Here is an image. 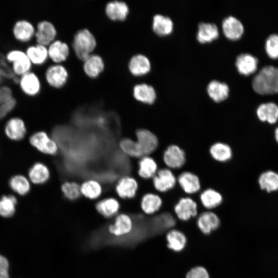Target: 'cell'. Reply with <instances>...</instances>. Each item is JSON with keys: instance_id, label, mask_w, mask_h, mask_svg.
<instances>
[{"instance_id": "cell-7", "label": "cell", "mask_w": 278, "mask_h": 278, "mask_svg": "<svg viewBox=\"0 0 278 278\" xmlns=\"http://www.w3.org/2000/svg\"><path fill=\"white\" fill-rule=\"evenodd\" d=\"M29 143L39 151L45 154L54 155L58 152V143L45 131H38L32 134L29 137Z\"/></svg>"}, {"instance_id": "cell-45", "label": "cell", "mask_w": 278, "mask_h": 278, "mask_svg": "<svg viewBox=\"0 0 278 278\" xmlns=\"http://www.w3.org/2000/svg\"><path fill=\"white\" fill-rule=\"evenodd\" d=\"M186 278H210L206 269L202 266H196L192 268L186 275Z\"/></svg>"}, {"instance_id": "cell-24", "label": "cell", "mask_w": 278, "mask_h": 278, "mask_svg": "<svg viewBox=\"0 0 278 278\" xmlns=\"http://www.w3.org/2000/svg\"><path fill=\"white\" fill-rule=\"evenodd\" d=\"M129 11V7L124 1H110L105 7L107 16L114 21H124L126 19Z\"/></svg>"}, {"instance_id": "cell-27", "label": "cell", "mask_w": 278, "mask_h": 278, "mask_svg": "<svg viewBox=\"0 0 278 278\" xmlns=\"http://www.w3.org/2000/svg\"><path fill=\"white\" fill-rule=\"evenodd\" d=\"M128 68L132 75L140 76L147 74L150 71L151 64L146 56L142 54H136L130 59Z\"/></svg>"}, {"instance_id": "cell-36", "label": "cell", "mask_w": 278, "mask_h": 278, "mask_svg": "<svg viewBox=\"0 0 278 278\" xmlns=\"http://www.w3.org/2000/svg\"><path fill=\"white\" fill-rule=\"evenodd\" d=\"M80 185L81 194L86 198L91 200L96 199L102 193V186L96 180L92 179L86 180Z\"/></svg>"}, {"instance_id": "cell-47", "label": "cell", "mask_w": 278, "mask_h": 278, "mask_svg": "<svg viewBox=\"0 0 278 278\" xmlns=\"http://www.w3.org/2000/svg\"><path fill=\"white\" fill-rule=\"evenodd\" d=\"M9 264L8 259L0 254V278H9Z\"/></svg>"}, {"instance_id": "cell-33", "label": "cell", "mask_w": 278, "mask_h": 278, "mask_svg": "<svg viewBox=\"0 0 278 278\" xmlns=\"http://www.w3.org/2000/svg\"><path fill=\"white\" fill-rule=\"evenodd\" d=\"M207 91L210 97L214 101L220 102L228 97L229 88L225 82L213 80L208 84Z\"/></svg>"}, {"instance_id": "cell-22", "label": "cell", "mask_w": 278, "mask_h": 278, "mask_svg": "<svg viewBox=\"0 0 278 278\" xmlns=\"http://www.w3.org/2000/svg\"><path fill=\"white\" fill-rule=\"evenodd\" d=\"M222 27L225 36L232 40L239 39L244 33L242 24L233 16H229L223 20Z\"/></svg>"}, {"instance_id": "cell-9", "label": "cell", "mask_w": 278, "mask_h": 278, "mask_svg": "<svg viewBox=\"0 0 278 278\" xmlns=\"http://www.w3.org/2000/svg\"><path fill=\"white\" fill-rule=\"evenodd\" d=\"M173 210L178 219L187 221L197 215L198 204L190 197H181L175 204Z\"/></svg>"}, {"instance_id": "cell-40", "label": "cell", "mask_w": 278, "mask_h": 278, "mask_svg": "<svg viewBox=\"0 0 278 278\" xmlns=\"http://www.w3.org/2000/svg\"><path fill=\"white\" fill-rule=\"evenodd\" d=\"M9 185L13 191L21 196L26 195L30 189L29 180L21 175L12 176L9 181Z\"/></svg>"}, {"instance_id": "cell-29", "label": "cell", "mask_w": 278, "mask_h": 278, "mask_svg": "<svg viewBox=\"0 0 278 278\" xmlns=\"http://www.w3.org/2000/svg\"><path fill=\"white\" fill-rule=\"evenodd\" d=\"M133 94L136 100L148 105L153 104L157 97L153 87L146 83L135 85L133 89Z\"/></svg>"}, {"instance_id": "cell-26", "label": "cell", "mask_w": 278, "mask_h": 278, "mask_svg": "<svg viewBox=\"0 0 278 278\" xmlns=\"http://www.w3.org/2000/svg\"><path fill=\"white\" fill-rule=\"evenodd\" d=\"M48 57L55 63L66 60L68 56L70 49L68 45L59 40H55L47 47Z\"/></svg>"}, {"instance_id": "cell-38", "label": "cell", "mask_w": 278, "mask_h": 278, "mask_svg": "<svg viewBox=\"0 0 278 278\" xmlns=\"http://www.w3.org/2000/svg\"><path fill=\"white\" fill-rule=\"evenodd\" d=\"M167 247L175 252L181 251L186 244V237L181 231L172 229L169 230L166 234Z\"/></svg>"}, {"instance_id": "cell-11", "label": "cell", "mask_w": 278, "mask_h": 278, "mask_svg": "<svg viewBox=\"0 0 278 278\" xmlns=\"http://www.w3.org/2000/svg\"><path fill=\"white\" fill-rule=\"evenodd\" d=\"M36 26L30 21L26 19H20L14 23L12 33L14 38L18 42L26 43L31 41L34 38Z\"/></svg>"}, {"instance_id": "cell-49", "label": "cell", "mask_w": 278, "mask_h": 278, "mask_svg": "<svg viewBox=\"0 0 278 278\" xmlns=\"http://www.w3.org/2000/svg\"><path fill=\"white\" fill-rule=\"evenodd\" d=\"M4 79V78L0 74V86L3 85V82Z\"/></svg>"}, {"instance_id": "cell-44", "label": "cell", "mask_w": 278, "mask_h": 278, "mask_svg": "<svg viewBox=\"0 0 278 278\" xmlns=\"http://www.w3.org/2000/svg\"><path fill=\"white\" fill-rule=\"evenodd\" d=\"M265 49L267 55L271 58H278V34H272L267 39Z\"/></svg>"}, {"instance_id": "cell-2", "label": "cell", "mask_w": 278, "mask_h": 278, "mask_svg": "<svg viewBox=\"0 0 278 278\" xmlns=\"http://www.w3.org/2000/svg\"><path fill=\"white\" fill-rule=\"evenodd\" d=\"M96 45L95 38L88 29H80L75 33L72 46L79 59L84 61L91 55Z\"/></svg>"}, {"instance_id": "cell-8", "label": "cell", "mask_w": 278, "mask_h": 278, "mask_svg": "<svg viewBox=\"0 0 278 278\" xmlns=\"http://www.w3.org/2000/svg\"><path fill=\"white\" fill-rule=\"evenodd\" d=\"M177 183L183 194L187 195L196 194L202 190L200 177L189 170H182L177 177Z\"/></svg>"}, {"instance_id": "cell-35", "label": "cell", "mask_w": 278, "mask_h": 278, "mask_svg": "<svg viewBox=\"0 0 278 278\" xmlns=\"http://www.w3.org/2000/svg\"><path fill=\"white\" fill-rule=\"evenodd\" d=\"M218 36L219 31L216 24L210 23H200L199 24L197 39L199 42H210Z\"/></svg>"}, {"instance_id": "cell-31", "label": "cell", "mask_w": 278, "mask_h": 278, "mask_svg": "<svg viewBox=\"0 0 278 278\" xmlns=\"http://www.w3.org/2000/svg\"><path fill=\"white\" fill-rule=\"evenodd\" d=\"M50 170L44 163L37 162L29 169V181L35 184H42L46 183L50 178Z\"/></svg>"}, {"instance_id": "cell-16", "label": "cell", "mask_w": 278, "mask_h": 278, "mask_svg": "<svg viewBox=\"0 0 278 278\" xmlns=\"http://www.w3.org/2000/svg\"><path fill=\"white\" fill-rule=\"evenodd\" d=\"M138 189L136 179L129 176L120 178L115 185V190L122 199H132L135 197Z\"/></svg>"}, {"instance_id": "cell-18", "label": "cell", "mask_w": 278, "mask_h": 278, "mask_svg": "<svg viewBox=\"0 0 278 278\" xmlns=\"http://www.w3.org/2000/svg\"><path fill=\"white\" fill-rule=\"evenodd\" d=\"M27 132L26 127L24 120L19 117L10 118L5 126L6 136L13 141H21Z\"/></svg>"}, {"instance_id": "cell-30", "label": "cell", "mask_w": 278, "mask_h": 278, "mask_svg": "<svg viewBox=\"0 0 278 278\" xmlns=\"http://www.w3.org/2000/svg\"><path fill=\"white\" fill-rule=\"evenodd\" d=\"M256 115L261 121L274 124L278 120V106L273 102L262 103L257 108Z\"/></svg>"}, {"instance_id": "cell-3", "label": "cell", "mask_w": 278, "mask_h": 278, "mask_svg": "<svg viewBox=\"0 0 278 278\" xmlns=\"http://www.w3.org/2000/svg\"><path fill=\"white\" fill-rule=\"evenodd\" d=\"M164 165L172 170L183 168L187 162L186 153L179 145L171 144L167 146L161 154Z\"/></svg>"}, {"instance_id": "cell-34", "label": "cell", "mask_w": 278, "mask_h": 278, "mask_svg": "<svg viewBox=\"0 0 278 278\" xmlns=\"http://www.w3.org/2000/svg\"><path fill=\"white\" fill-rule=\"evenodd\" d=\"M97 211L106 218L115 215L120 208L119 201L115 198L107 197L99 201L95 205Z\"/></svg>"}, {"instance_id": "cell-6", "label": "cell", "mask_w": 278, "mask_h": 278, "mask_svg": "<svg viewBox=\"0 0 278 278\" xmlns=\"http://www.w3.org/2000/svg\"><path fill=\"white\" fill-rule=\"evenodd\" d=\"M136 141L144 156L150 155L155 152L160 147V141L157 135L150 129L140 128L135 132Z\"/></svg>"}, {"instance_id": "cell-19", "label": "cell", "mask_w": 278, "mask_h": 278, "mask_svg": "<svg viewBox=\"0 0 278 278\" xmlns=\"http://www.w3.org/2000/svg\"><path fill=\"white\" fill-rule=\"evenodd\" d=\"M197 224L202 233L207 235L218 228L220 220L215 213L207 211L201 213L198 216Z\"/></svg>"}, {"instance_id": "cell-14", "label": "cell", "mask_w": 278, "mask_h": 278, "mask_svg": "<svg viewBox=\"0 0 278 278\" xmlns=\"http://www.w3.org/2000/svg\"><path fill=\"white\" fill-rule=\"evenodd\" d=\"M208 153L214 161L220 164L229 162L234 155L232 147L229 144L221 141L212 144L208 148Z\"/></svg>"}, {"instance_id": "cell-46", "label": "cell", "mask_w": 278, "mask_h": 278, "mask_svg": "<svg viewBox=\"0 0 278 278\" xmlns=\"http://www.w3.org/2000/svg\"><path fill=\"white\" fill-rule=\"evenodd\" d=\"M8 63L7 61L0 59V74L4 78L13 79L16 76L14 74L11 65L9 66Z\"/></svg>"}, {"instance_id": "cell-25", "label": "cell", "mask_w": 278, "mask_h": 278, "mask_svg": "<svg viewBox=\"0 0 278 278\" xmlns=\"http://www.w3.org/2000/svg\"><path fill=\"white\" fill-rule=\"evenodd\" d=\"M163 203V199L159 195L153 192H148L142 197L140 205L144 213L151 215L159 211Z\"/></svg>"}, {"instance_id": "cell-39", "label": "cell", "mask_w": 278, "mask_h": 278, "mask_svg": "<svg viewBox=\"0 0 278 278\" xmlns=\"http://www.w3.org/2000/svg\"><path fill=\"white\" fill-rule=\"evenodd\" d=\"M260 188L270 193L278 190V173L268 170L261 173L258 179Z\"/></svg>"}, {"instance_id": "cell-17", "label": "cell", "mask_w": 278, "mask_h": 278, "mask_svg": "<svg viewBox=\"0 0 278 278\" xmlns=\"http://www.w3.org/2000/svg\"><path fill=\"white\" fill-rule=\"evenodd\" d=\"M16 100L12 89L6 85L0 86V120L5 117L15 107Z\"/></svg>"}, {"instance_id": "cell-42", "label": "cell", "mask_w": 278, "mask_h": 278, "mask_svg": "<svg viewBox=\"0 0 278 278\" xmlns=\"http://www.w3.org/2000/svg\"><path fill=\"white\" fill-rule=\"evenodd\" d=\"M17 199L12 195H4L0 198V216L4 218L12 217L16 211Z\"/></svg>"}, {"instance_id": "cell-37", "label": "cell", "mask_w": 278, "mask_h": 278, "mask_svg": "<svg viewBox=\"0 0 278 278\" xmlns=\"http://www.w3.org/2000/svg\"><path fill=\"white\" fill-rule=\"evenodd\" d=\"M173 22L168 16L157 14L153 18L152 29L160 36L170 34L173 30Z\"/></svg>"}, {"instance_id": "cell-13", "label": "cell", "mask_w": 278, "mask_h": 278, "mask_svg": "<svg viewBox=\"0 0 278 278\" xmlns=\"http://www.w3.org/2000/svg\"><path fill=\"white\" fill-rule=\"evenodd\" d=\"M57 33L56 28L51 22L42 20L36 26L34 39L36 43L47 46L55 40Z\"/></svg>"}, {"instance_id": "cell-5", "label": "cell", "mask_w": 278, "mask_h": 278, "mask_svg": "<svg viewBox=\"0 0 278 278\" xmlns=\"http://www.w3.org/2000/svg\"><path fill=\"white\" fill-rule=\"evenodd\" d=\"M177 179L173 170L162 167L159 169L152 179V185L158 192L166 194L172 190L177 186Z\"/></svg>"}, {"instance_id": "cell-20", "label": "cell", "mask_w": 278, "mask_h": 278, "mask_svg": "<svg viewBox=\"0 0 278 278\" xmlns=\"http://www.w3.org/2000/svg\"><path fill=\"white\" fill-rule=\"evenodd\" d=\"M199 199L202 206L210 210L218 207L222 203L223 196L216 189L207 187L201 191Z\"/></svg>"}, {"instance_id": "cell-4", "label": "cell", "mask_w": 278, "mask_h": 278, "mask_svg": "<svg viewBox=\"0 0 278 278\" xmlns=\"http://www.w3.org/2000/svg\"><path fill=\"white\" fill-rule=\"evenodd\" d=\"M6 61L10 64L12 71L16 77H20L31 71L32 65L25 50L13 49L6 54Z\"/></svg>"}, {"instance_id": "cell-1", "label": "cell", "mask_w": 278, "mask_h": 278, "mask_svg": "<svg viewBox=\"0 0 278 278\" xmlns=\"http://www.w3.org/2000/svg\"><path fill=\"white\" fill-rule=\"evenodd\" d=\"M254 90L260 94L278 93V67L266 66L263 67L252 80Z\"/></svg>"}, {"instance_id": "cell-23", "label": "cell", "mask_w": 278, "mask_h": 278, "mask_svg": "<svg viewBox=\"0 0 278 278\" xmlns=\"http://www.w3.org/2000/svg\"><path fill=\"white\" fill-rule=\"evenodd\" d=\"M25 51L32 65L41 66L49 58L47 47L38 43L29 45Z\"/></svg>"}, {"instance_id": "cell-12", "label": "cell", "mask_w": 278, "mask_h": 278, "mask_svg": "<svg viewBox=\"0 0 278 278\" xmlns=\"http://www.w3.org/2000/svg\"><path fill=\"white\" fill-rule=\"evenodd\" d=\"M68 72L66 68L60 64L49 66L45 72V79L50 86L58 89L66 83L68 78Z\"/></svg>"}, {"instance_id": "cell-43", "label": "cell", "mask_w": 278, "mask_h": 278, "mask_svg": "<svg viewBox=\"0 0 278 278\" xmlns=\"http://www.w3.org/2000/svg\"><path fill=\"white\" fill-rule=\"evenodd\" d=\"M61 192L67 199L74 201L78 199L81 194L80 185L75 181H65L61 187Z\"/></svg>"}, {"instance_id": "cell-10", "label": "cell", "mask_w": 278, "mask_h": 278, "mask_svg": "<svg viewBox=\"0 0 278 278\" xmlns=\"http://www.w3.org/2000/svg\"><path fill=\"white\" fill-rule=\"evenodd\" d=\"M18 84L22 93L29 97L38 95L41 90V82L38 75L32 71L19 77Z\"/></svg>"}, {"instance_id": "cell-41", "label": "cell", "mask_w": 278, "mask_h": 278, "mask_svg": "<svg viewBox=\"0 0 278 278\" xmlns=\"http://www.w3.org/2000/svg\"><path fill=\"white\" fill-rule=\"evenodd\" d=\"M119 146L121 151L128 157L139 159L143 157L135 140L123 138L119 141Z\"/></svg>"}, {"instance_id": "cell-48", "label": "cell", "mask_w": 278, "mask_h": 278, "mask_svg": "<svg viewBox=\"0 0 278 278\" xmlns=\"http://www.w3.org/2000/svg\"><path fill=\"white\" fill-rule=\"evenodd\" d=\"M274 137L276 142L278 143V127H277L275 130Z\"/></svg>"}, {"instance_id": "cell-15", "label": "cell", "mask_w": 278, "mask_h": 278, "mask_svg": "<svg viewBox=\"0 0 278 278\" xmlns=\"http://www.w3.org/2000/svg\"><path fill=\"white\" fill-rule=\"evenodd\" d=\"M133 227L132 217L127 214L121 213L116 217L113 224L109 225L108 231L111 235L121 238L130 234Z\"/></svg>"}, {"instance_id": "cell-28", "label": "cell", "mask_w": 278, "mask_h": 278, "mask_svg": "<svg viewBox=\"0 0 278 278\" xmlns=\"http://www.w3.org/2000/svg\"><path fill=\"white\" fill-rule=\"evenodd\" d=\"M258 60L253 55L245 53L240 54L236 60V66L239 73L244 75L253 73L257 69Z\"/></svg>"}, {"instance_id": "cell-32", "label": "cell", "mask_w": 278, "mask_h": 278, "mask_svg": "<svg viewBox=\"0 0 278 278\" xmlns=\"http://www.w3.org/2000/svg\"><path fill=\"white\" fill-rule=\"evenodd\" d=\"M104 67L102 58L97 54L91 55L84 61V71L91 78L98 77L103 70Z\"/></svg>"}, {"instance_id": "cell-21", "label": "cell", "mask_w": 278, "mask_h": 278, "mask_svg": "<svg viewBox=\"0 0 278 278\" xmlns=\"http://www.w3.org/2000/svg\"><path fill=\"white\" fill-rule=\"evenodd\" d=\"M159 170L158 161L151 155H146L139 159L137 174L144 180L152 179Z\"/></svg>"}]
</instances>
